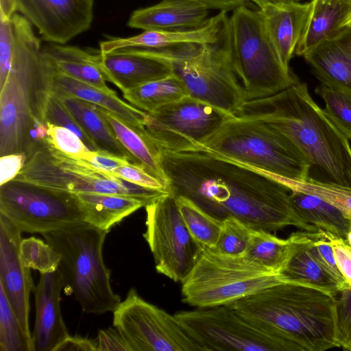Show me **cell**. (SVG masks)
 Returning a JSON list of instances; mask_svg holds the SVG:
<instances>
[{"mask_svg":"<svg viewBox=\"0 0 351 351\" xmlns=\"http://www.w3.org/2000/svg\"><path fill=\"white\" fill-rule=\"evenodd\" d=\"M161 150L167 191L184 197L223 221L234 217L254 229L276 231L295 226L318 232L293 210L291 190L276 176L205 149Z\"/></svg>","mask_w":351,"mask_h":351,"instance_id":"cell-1","label":"cell"},{"mask_svg":"<svg viewBox=\"0 0 351 351\" xmlns=\"http://www.w3.org/2000/svg\"><path fill=\"white\" fill-rule=\"evenodd\" d=\"M235 117L258 121L288 137L326 182L351 187L350 140L297 82L273 95L244 101Z\"/></svg>","mask_w":351,"mask_h":351,"instance_id":"cell-2","label":"cell"},{"mask_svg":"<svg viewBox=\"0 0 351 351\" xmlns=\"http://www.w3.org/2000/svg\"><path fill=\"white\" fill-rule=\"evenodd\" d=\"M335 295L312 286L282 282L228 306L242 317L287 343L292 351L337 347Z\"/></svg>","mask_w":351,"mask_h":351,"instance_id":"cell-3","label":"cell"},{"mask_svg":"<svg viewBox=\"0 0 351 351\" xmlns=\"http://www.w3.org/2000/svg\"><path fill=\"white\" fill-rule=\"evenodd\" d=\"M15 47L12 68L0 90V156L24 153L29 133L47 123L52 68L43 53L40 40L23 16L12 17Z\"/></svg>","mask_w":351,"mask_h":351,"instance_id":"cell-4","label":"cell"},{"mask_svg":"<svg viewBox=\"0 0 351 351\" xmlns=\"http://www.w3.org/2000/svg\"><path fill=\"white\" fill-rule=\"evenodd\" d=\"M108 232L86 222L43 233L60 254L57 271L86 313L113 312L121 298L110 284V271L103 258Z\"/></svg>","mask_w":351,"mask_h":351,"instance_id":"cell-5","label":"cell"},{"mask_svg":"<svg viewBox=\"0 0 351 351\" xmlns=\"http://www.w3.org/2000/svg\"><path fill=\"white\" fill-rule=\"evenodd\" d=\"M162 60L184 83L189 96L234 116L245 101L243 88L232 66L226 25L214 43H184L160 49L133 48Z\"/></svg>","mask_w":351,"mask_h":351,"instance_id":"cell-6","label":"cell"},{"mask_svg":"<svg viewBox=\"0 0 351 351\" xmlns=\"http://www.w3.org/2000/svg\"><path fill=\"white\" fill-rule=\"evenodd\" d=\"M226 23L232 66L245 101L267 97L299 80L286 68L265 29L259 10L241 5Z\"/></svg>","mask_w":351,"mask_h":351,"instance_id":"cell-7","label":"cell"},{"mask_svg":"<svg viewBox=\"0 0 351 351\" xmlns=\"http://www.w3.org/2000/svg\"><path fill=\"white\" fill-rule=\"evenodd\" d=\"M203 149L274 176L308 179L312 165L285 135L258 121L232 116Z\"/></svg>","mask_w":351,"mask_h":351,"instance_id":"cell-8","label":"cell"},{"mask_svg":"<svg viewBox=\"0 0 351 351\" xmlns=\"http://www.w3.org/2000/svg\"><path fill=\"white\" fill-rule=\"evenodd\" d=\"M287 282L246 256H230L204 248L182 281V302L196 308L230 305Z\"/></svg>","mask_w":351,"mask_h":351,"instance_id":"cell-9","label":"cell"},{"mask_svg":"<svg viewBox=\"0 0 351 351\" xmlns=\"http://www.w3.org/2000/svg\"><path fill=\"white\" fill-rule=\"evenodd\" d=\"M71 193H96L134 197L147 204L166 191L147 188L101 171L88 161L40 145L14 179Z\"/></svg>","mask_w":351,"mask_h":351,"instance_id":"cell-10","label":"cell"},{"mask_svg":"<svg viewBox=\"0 0 351 351\" xmlns=\"http://www.w3.org/2000/svg\"><path fill=\"white\" fill-rule=\"evenodd\" d=\"M0 214L22 232L41 234L84 222L74 193L16 180L0 186Z\"/></svg>","mask_w":351,"mask_h":351,"instance_id":"cell-11","label":"cell"},{"mask_svg":"<svg viewBox=\"0 0 351 351\" xmlns=\"http://www.w3.org/2000/svg\"><path fill=\"white\" fill-rule=\"evenodd\" d=\"M146 240L155 268L174 282H180L191 271L203 248L193 239L178 209L176 199L165 193L145 206Z\"/></svg>","mask_w":351,"mask_h":351,"instance_id":"cell-12","label":"cell"},{"mask_svg":"<svg viewBox=\"0 0 351 351\" xmlns=\"http://www.w3.org/2000/svg\"><path fill=\"white\" fill-rule=\"evenodd\" d=\"M113 313V326L131 351H204L174 315L147 302L134 289Z\"/></svg>","mask_w":351,"mask_h":351,"instance_id":"cell-13","label":"cell"},{"mask_svg":"<svg viewBox=\"0 0 351 351\" xmlns=\"http://www.w3.org/2000/svg\"><path fill=\"white\" fill-rule=\"evenodd\" d=\"M232 115L186 96L147 113L145 128L160 149L180 152L203 149L205 143Z\"/></svg>","mask_w":351,"mask_h":351,"instance_id":"cell-14","label":"cell"},{"mask_svg":"<svg viewBox=\"0 0 351 351\" xmlns=\"http://www.w3.org/2000/svg\"><path fill=\"white\" fill-rule=\"evenodd\" d=\"M204 351H292L281 339L242 317L230 306L175 313Z\"/></svg>","mask_w":351,"mask_h":351,"instance_id":"cell-15","label":"cell"},{"mask_svg":"<svg viewBox=\"0 0 351 351\" xmlns=\"http://www.w3.org/2000/svg\"><path fill=\"white\" fill-rule=\"evenodd\" d=\"M16 8L45 41L65 44L90 27L94 0H16Z\"/></svg>","mask_w":351,"mask_h":351,"instance_id":"cell-16","label":"cell"},{"mask_svg":"<svg viewBox=\"0 0 351 351\" xmlns=\"http://www.w3.org/2000/svg\"><path fill=\"white\" fill-rule=\"evenodd\" d=\"M22 232L0 214V286L26 335L32 339L29 326V295L34 289L30 269L19 256Z\"/></svg>","mask_w":351,"mask_h":351,"instance_id":"cell-17","label":"cell"},{"mask_svg":"<svg viewBox=\"0 0 351 351\" xmlns=\"http://www.w3.org/2000/svg\"><path fill=\"white\" fill-rule=\"evenodd\" d=\"M64 282L56 271L40 274L34 288L36 317L32 335L34 351H54L69 337L60 311V293Z\"/></svg>","mask_w":351,"mask_h":351,"instance_id":"cell-18","label":"cell"},{"mask_svg":"<svg viewBox=\"0 0 351 351\" xmlns=\"http://www.w3.org/2000/svg\"><path fill=\"white\" fill-rule=\"evenodd\" d=\"M99 62L106 81L123 93L173 73L167 62L137 52L132 48L99 53Z\"/></svg>","mask_w":351,"mask_h":351,"instance_id":"cell-19","label":"cell"},{"mask_svg":"<svg viewBox=\"0 0 351 351\" xmlns=\"http://www.w3.org/2000/svg\"><path fill=\"white\" fill-rule=\"evenodd\" d=\"M303 58L321 84L351 96L350 26H343Z\"/></svg>","mask_w":351,"mask_h":351,"instance_id":"cell-20","label":"cell"},{"mask_svg":"<svg viewBox=\"0 0 351 351\" xmlns=\"http://www.w3.org/2000/svg\"><path fill=\"white\" fill-rule=\"evenodd\" d=\"M228 11L220 10L200 27L182 31L144 30L128 38H112L100 42L99 51L106 53L128 48L160 49L184 43H214L222 37Z\"/></svg>","mask_w":351,"mask_h":351,"instance_id":"cell-21","label":"cell"},{"mask_svg":"<svg viewBox=\"0 0 351 351\" xmlns=\"http://www.w3.org/2000/svg\"><path fill=\"white\" fill-rule=\"evenodd\" d=\"M208 6L200 0H162L134 10L128 25L143 30L182 31L204 25L208 19Z\"/></svg>","mask_w":351,"mask_h":351,"instance_id":"cell-22","label":"cell"},{"mask_svg":"<svg viewBox=\"0 0 351 351\" xmlns=\"http://www.w3.org/2000/svg\"><path fill=\"white\" fill-rule=\"evenodd\" d=\"M310 8V1L278 2L259 8L267 33L287 69L295 55Z\"/></svg>","mask_w":351,"mask_h":351,"instance_id":"cell-23","label":"cell"},{"mask_svg":"<svg viewBox=\"0 0 351 351\" xmlns=\"http://www.w3.org/2000/svg\"><path fill=\"white\" fill-rule=\"evenodd\" d=\"M51 92L58 97H73L92 103L104 108L129 125L145 128L146 112L121 100L114 90H104L58 73L53 68Z\"/></svg>","mask_w":351,"mask_h":351,"instance_id":"cell-24","label":"cell"},{"mask_svg":"<svg viewBox=\"0 0 351 351\" xmlns=\"http://www.w3.org/2000/svg\"><path fill=\"white\" fill-rule=\"evenodd\" d=\"M310 3L295 51L302 57L344 26L351 15V0H311Z\"/></svg>","mask_w":351,"mask_h":351,"instance_id":"cell-25","label":"cell"},{"mask_svg":"<svg viewBox=\"0 0 351 351\" xmlns=\"http://www.w3.org/2000/svg\"><path fill=\"white\" fill-rule=\"evenodd\" d=\"M320 232H296L283 239L261 229H253L245 256L259 265L280 273L294 252L313 242Z\"/></svg>","mask_w":351,"mask_h":351,"instance_id":"cell-26","label":"cell"},{"mask_svg":"<svg viewBox=\"0 0 351 351\" xmlns=\"http://www.w3.org/2000/svg\"><path fill=\"white\" fill-rule=\"evenodd\" d=\"M97 108L117 140L131 156L133 163L141 165L149 173L160 180L167 189L160 148L151 138L145 128L129 125L104 108Z\"/></svg>","mask_w":351,"mask_h":351,"instance_id":"cell-27","label":"cell"},{"mask_svg":"<svg viewBox=\"0 0 351 351\" xmlns=\"http://www.w3.org/2000/svg\"><path fill=\"white\" fill-rule=\"evenodd\" d=\"M43 53L58 73L106 91L111 90L101 69L99 53L88 52L78 47L50 43L43 47Z\"/></svg>","mask_w":351,"mask_h":351,"instance_id":"cell-28","label":"cell"},{"mask_svg":"<svg viewBox=\"0 0 351 351\" xmlns=\"http://www.w3.org/2000/svg\"><path fill=\"white\" fill-rule=\"evenodd\" d=\"M84 222L109 232L112 227L147 203L138 198L96 193H74Z\"/></svg>","mask_w":351,"mask_h":351,"instance_id":"cell-29","label":"cell"},{"mask_svg":"<svg viewBox=\"0 0 351 351\" xmlns=\"http://www.w3.org/2000/svg\"><path fill=\"white\" fill-rule=\"evenodd\" d=\"M59 97L97 151L108 152L133 162L131 156L117 140L97 106L73 97Z\"/></svg>","mask_w":351,"mask_h":351,"instance_id":"cell-30","label":"cell"},{"mask_svg":"<svg viewBox=\"0 0 351 351\" xmlns=\"http://www.w3.org/2000/svg\"><path fill=\"white\" fill-rule=\"evenodd\" d=\"M290 201L297 215L319 232L346 239L351 219L335 206L315 195L291 191Z\"/></svg>","mask_w":351,"mask_h":351,"instance_id":"cell-31","label":"cell"},{"mask_svg":"<svg viewBox=\"0 0 351 351\" xmlns=\"http://www.w3.org/2000/svg\"><path fill=\"white\" fill-rule=\"evenodd\" d=\"M313 242L298 249L279 274L287 282L312 286L336 295L341 287L315 256Z\"/></svg>","mask_w":351,"mask_h":351,"instance_id":"cell-32","label":"cell"},{"mask_svg":"<svg viewBox=\"0 0 351 351\" xmlns=\"http://www.w3.org/2000/svg\"><path fill=\"white\" fill-rule=\"evenodd\" d=\"M189 95L186 85L174 73L123 93L132 106L147 113Z\"/></svg>","mask_w":351,"mask_h":351,"instance_id":"cell-33","label":"cell"},{"mask_svg":"<svg viewBox=\"0 0 351 351\" xmlns=\"http://www.w3.org/2000/svg\"><path fill=\"white\" fill-rule=\"evenodd\" d=\"M176 199L182 218L193 239L203 249H214L223 221L209 215L187 198L177 197Z\"/></svg>","mask_w":351,"mask_h":351,"instance_id":"cell-34","label":"cell"},{"mask_svg":"<svg viewBox=\"0 0 351 351\" xmlns=\"http://www.w3.org/2000/svg\"><path fill=\"white\" fill-rule=\"evenodd\" d=\"M277 178L291 191L315 195L340 209L351 219V187L308 178L304 180Z\"/></svg>","mask_w":351,"mask_h":351,"instance_id":"cell-35","label":"cell"},{"mask_svg":"<svg viewBox=\"0 0 351 351\" xmlns=\"http://www.w3.org/2000/svg\"><path fill=\"white\" fill-rule=\"evenodd\" d=\"M0 350L34 351L33 340L25 333L1 286H0Z\"/></svg>","mask_w":351,"mask_h":351,"instance_id":"cell-36","label":"cell"},{"mask_svg":"<svg viewBox=\"0 0 351 351\" xmlns=\"http://www.w3.org/2000/svg\"><path fill=\"white\" fill-rule=\"evenodd\" d=\"M19 256L25 267L37 270L40 274L57 271L60 261V254L52 246L34 237L22 239Z\"/></svg>","mask_w":351,"mask_h":351,"instance_id":"cell-37","label":"cell"},{"mask_svg":"<svg viewBox=\"0 0 351 351\" xmlns=\"http://www.w3.org/2000/svg\"><path fill=\"white\" fill-rule=\"evenodd\" d=\"M253 229L241 220L228 217L223 220L219 238L212 250L226 255L244 256Z\"/></svg>","mask_w":351,"mask_h":351,"instance_id":"cell-38","label":"cell"},{"mask_svg":"<svg viewBox=\"0 0 351 351\" xmlns=\"http://www.w3.org/2000/svg\"><path fill=\"white\" fill-rule=\"evenodd\" d=\"M315 93L324 101L326 114L351 141V96L323 84Z\"/></svg>","mask_w":351,"mask_h":351,"instance_id":"cell-39","label":"cell"},{"mask_svg":"<svg viewBox=\"0 0 351 351\" xmlns=\"http://www.w3.org/2000/svg\"><path fill=\"white\" fill-rule=\"evenodd\" d=\"M46 143L62 153L83 160H87L91 151L72 130L47 123Z\"/></svg>","mask_w":351,"mask_h":351,"instance_id":"cell-40","label":"cell"},{"mask_svg":"<svg viewBox=\"0 0 351 351\" xmlns=\"http://www.w3.org/2000/svg\"><path fill=\"white\" fill-rule=\"evenodd\" d=\"M335 302V330L337 347L351 350V287L339 293Z\"/></svg>","mask_w":351,"mask_h":351,"instance_id":"cell-41","label":"cell"},{"mask_svg":"<svg viewBox=\"0 0 351 351\" xmlns=\"http://www.w3.org/2000/svg\"><path fill=\"white\" fill-rule=\"evenodd\" d=\"M45 121L50 124L62 126L72 130L91 151H97L60 98L52 92L47 104Z\"/></svg>","mask_w":351,"mask_h":351,"instance_id":"cell-42","label":"cell"},{"mask_svg":"<svg viewBox=\"0 0 351 351\" xmlns=\"http://www.w3.org/2000/svg\"><path fill=\"white\" fill-rule=\"evenodd\" d=\"M15 38L11 19L0 18V90L10 74L14 54Z\"/></svg>","mask_w":351,"mask_h":351,"instance_id":"cell-43","label":"cell"},{"mask_svg":"<svg viewBox=\"0 0 351 351\" xmlns=\"http://www.w3.org/2000/svg\"><path fill=\"white\" fill-rule=\"evenodd\" d=\"M112 174L141 186L167 191L165 185L160 180L141 165L133 162L120 166L113 171Z\"/></svg>","mask_w":351,"mask_h":351,"instance_id":"cell-44","label":"cell"},{"mask_svg":"<svg viewBox=\"0 0 351 351\" xmlns=\"http://www.w3.org/2000/svg\"><path fill=\"white\" fill-rule=\"evenodd\" d=\"M312 249L318 260L339 284L341 289L350 287L339 270L331 244L323 232H320V235L313 242Z\"/></svg>","mask_w":351,"mask_h":351,"instance_id":"cell-45","label":"cell"},{"mask_svg":"<svg viewBox=\"0 0 351 351\" xmlns=\"http://www.w3.org/2000/svg\"><path fill=\"white\" fill-rule=\"evenodd\" d=\"M324 235L331 244L339 270L351 287V246L346 239Z\"/></svg>","mask_w":351,"mask_h":351,"instance_id":"cell-46","label":"cell"},{"mask_svg":"<svg viewBox=\"0 0 351 351\" xmlns=\"http://www.w3.org/2000/svg\"><path fill=\"white\" fill-rule=\"evenodd\" d=\"M24 153H12L0 158V186L14 180L25 165Z\"/></svg>","mask_w":351,"mask_h":351,"instance_id":"cell-47","label":"cell"},{"mask_svg":"<svg viewBox=\"0 0 351 351\" xmlns=\"http://www.w3.org/2000/svg\"><path fill=\"white\" fill-rule=\"evenodd\" d=\"M97 340L98 351H131L128 343L116 328L99 330Z\"/></svg>","mask_w":351,"mask_h":351,"instance_id":"cell-48","label":"cell"},{"mask_svg":"<svg viewBox=\"0 0 351 351\" xmlns=\"http://www.w3.org/2000/svg\"><path fill=\"white\" fill-rule=\"evenodd\" d=\"M86 160L96 169L112 174L117 168L131 162L117 156L101 151H93Z\"/></svg>","mask_w":351,"mask_h":351,"instance_id":"cell-49","label":"cell"},{"mask_svg":"<svg viewBox=\"0 0 351 351\" xmlns=\"http://www.w3.org/2000/svg\"><path fill=\"white\" fill-rule=\"evenodd\" d=\"M54 351H98V345L95 340L79 336H69Z\"/></svg>","mask_w":351,"mask_h":351,"instance_id":"cell-50","label":"cell"},{"mask_svg":"<svg viewBox=\"0 0 351 351\" xmlns=\"http://www.w3.org/2000/svg\"><path fill=\"white\" fill-rule=\"evenodd\" d=\"M206 3L210 9L230 11L235 8L245 4L248 0H200Z\"/></svg>","mask_w":351,"mask_h":351,"instance_id":"cell-51","label":"cell"},{"mask_svg":"<svg viewBox=\"0 0 351 351\" xmlns=\"http://www.w3.org/2000/svg\"><path fill=\"white\" fill-rule=\"evenodd\" d=\"M16 12V0H0V18L11 19Z\"/></svg>","mask_w":351,"mask_h":351,"instance_id":"cell-52","label":"cell"},{"mask_svg":"<svg viewBox=\"0 0 351 351\" xmlns=\"http://www.w3.org/2000/svg\"><path fill=\"white\" fill-rule=\"evenodd\" d=\"M256 4L259 8H263L267 5L280 2V0H248Z\"/></svg>","mask_w":351,"mask_h":351,"instance_id":"cell-53","label":"cell"},{"mask_svg":"<svg viewBox=\"0 0 351 351\" xmlns=\"http://www.w3.org/2000/svg\"><path fill=\"white\" fill-rule=\"evenodd\" d=\"M346 241H348V244L351 246V228L346 236Z\"/></svg>","mask_w":351,"mask_h":351,"instance_id":"cell-54","label":"cell"},{"mask_svg":"<svg viewBox=\"0 0 351 351\" xmlns=\"http://www.w3.org/2000/svg\"><path fill=\"white\" fill-rule=\"evenodd\" d=\"M301 0H280V2H300Z\"/></svg>","mask_w":351,"mask_h":351,"instance_id":"cell-55","label":"cell"},{"mask_svg":"<svg viewBox=\"0 0 351 351\" xmlns=\"http://www.w3.org/2000/svg\"><path fill=\"white\" fill-rule=\"evenodd\" d=\"M350 21H351V15H350V16L349 17V19H348V20L347 21V22L346 23L345 25H346V24H348V23L349 22H350Z\"/></svg>","mask_w":351,"mask_h":351,"instance_id":"cell-56","label":"cell"},{"mask_svg":"<svg viewBox=\"0 0 351 351\" xmlns=\"http://www.w3.org/2000/svg\"><path fill=\"white\" fill-rule=\"evenodd\" d=\"M346 25H349V26H350V27H351V21H350V22H349V23H348V24H346Z\"/></svg>","mask_w":351,"mask_h":351,"instance_id":"cell-57","label":"cell"}]
</instances>
